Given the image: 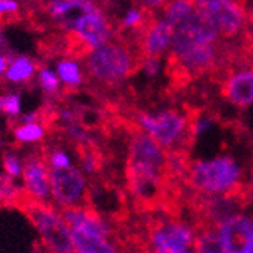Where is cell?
<instances>
[{
  "mask_svg": "<svg viewBox=\"0 0 253 253\" xmlns=\"http://www.w3.org/2000/svg\"><path fill=\"white\" fill-rule=\"evenodd\" d=\"M58 75L65 82V85L70 88L81 85L84 81V78L81 75V68L75 61H68V59L61 61L58 64Z\"/></svg>",
  "mask_w": 253,
  "mask_h": 253,
  "instance_id": "ffe728a7",
  "label": "cell"
},
{
  "mask_svg": "<svg viewBox=\"0 0 253 253\" xmlns=\"http://www.w3.org/2000/svg\"><path fill=\"white\" fill-rule=\"evenodd\" d=\"M143 58L140 52H135L130 45L116 37L97 47L86 56L88 78L100 85H114L127 79L136 68L141 67Z\"/></svg>",
  "mask_w": 253,
  "mask_h": 253,
  "instance_id": "5b68a950",
  "label": "cell"
},
{
  "mask_svg": "<svg viewBox=\"0 0 253 253\" xmlns=\"http://www.w3.org/2000/svg\"><path fill=\"white\" fill-rule=\"evenodd\" d=\"M214 125H215V119L210 117V116H203V117L191 120V125H190V141L199 140L200 136L206 135L214 127Z\"/></svg>",
  "mask_w": 253,
  "mask_h": 253,
  "instance_id": "44dd1931",
  "label": "cell"
},
{
  "mask_svg": "<svg viewBox=\"0 0 253 253\" xmlns=\"http://www.w3.org/2000/svg\"><path fill=\"white\" fill-rule=\"evenodd\" d=\"M163 18L173 28L170 56L182 72L203 73L217 65L221 37L191 0H169Z\"/></svg>",
  "mask_w": 253,
  "mask_h": 253,
  "instance_id": "6da1fadb",
  "label": "cell"
},
{
  "mask_svg": "<svg viewBox=\"0 0 253 253\" xmlns=\"http://www.w3.org/2000/svg\"><path fill=\"white\" fill-rule=\"evenodd\" d=\"M40 85L42 86L44 93L47 96H56L59 93V79L52 70H49V68H42L41 70Z\"/></svg>",
  "mask_w": 253,
  "mask_h": 253,
  "instance_id": "7402d4cb",
  "label": "cell"
},
{
  "mask_svg": "<svg viewBox=\"0 0 253 253\" xmlns=\"http://www.w3.org/2000/svg\"><path fill=\"white\" fill-rule=\"evenodd\" d=\"M21 176L25 180V190L31 196L47 202L50 194V166L41 147L23 158Z\"/></svg>",
  "mask_w": 253,
  "mask_h": 253,
  "instance_id": "8fae6325",
  "label": "cell"
},
{
  "mask_svg": "<svg viewBox=\"0 0 253 253\" xmlns=\"http://www.w3.org/2000/svg\"><path fill=\"white\" fill-rule=\"evenodd\" d=\"M223 96L235 108L246 109L253 105V67H244L229 73L223 82Z\"/></svg>",
  "mask_w": 253,
  "mask_h": 253,
  "instance_id": "4fadbf2b",
  "label": "cell"
},
{
  "mask_svg": "<svg viewBox=\"0 0 253 253\" xmlns=\"http://www.w3.org/2000/svg\"><path fill=\"white\" fill-rule=\"evenodd\" d=\"M197 229L188 221L164 218L147 224L144 253H193Z\"/></svg>",
  "mask_w": 253,
  "mask_h": 253,
  "instance_id": "52a82bcc",
  "label": "cell"
},
{
  "mask_svg": "<svg viewBox=\"0 0 253 253\" xmlns=\"http://www.w3.org/2000/svg\"><path fill=\"white\" fill-rule=\"evenodd\" d=\"M8 67H9V64H8V59H6L3 55H0V75L5 73V72L8 70Z\"/></svg>",
  "mask_w": 253,
  "mask_h": 253,
  "instance_id": "83f0119b",
  "label": "cell"
},
{
  "mask_svg": "<svg viewBox=\"0 0 253 253\" xmlns=\"http://www.w3.org/2000/svg\"><path fill=\"white\" fill-rule=\"evenodd\" d=\"M140 34L138 52L141 53V58H161L170 52L173 28L164 18L150 20Z\"/></svg>",
  "mask_w": 253,
  "mask_h": 253,
  "instance_id": "7c38bea8",
  "label": "cell"
},
{
  "mask_svg": "<svg viewBox=\"0 0 253 253\" xmlns=\"http://www.w3.org/2000/svg\"><path fill=\"white\" fill-rule=\"evenodd\" d=\"M191 2L221 38L237 35L244 26V12L235 0H191Z\"/></svg>",
  "mask_w": 253,
  "mask_h": 253,
  "instance_id": "9c48e42d",
  "label": "cell"
},
{
  "mask_svg": "<svg viewBox=\"0 0 253 253\" xmlns=\"http://www.w3.org/2000/svg\"><path fill=\"white\" fill-rule=\"evenodd\" d=\"M214 229L224 253H253V214L240 211Z\"/></svg>",
  "mask_w": 253,
  "mask_h": 253,
  "instance_id": "30bf717a",
  "label": "cell"
},
{
  "mask_svg": "<svg viewBox=\"0 0 253 253\" xmlns=\"http://www.w3.org/2000/svg\"><path fill=\"white\" fill-rule=\"evenodd\" d=\"M3 42V38H2V34H0V44H2Z\"/></svg>",
  "mask_w": 253,
  "mask_h": 253,
  "instance_id": "1f68e13d",
  "label": "cell"
},
{
  "mask_svg": "<svg viewBox=\"0 0 253 253\" xmlns=\"http://www.w3.org/2000/svg\"><path fill=\"white\" fill-rule=\"evenodd\" d=\"M14 135L18 143H37L42 140L45 129L38 122H21V125L14 127Z\"/></svg>",
  "mask_w": 253,
  "mask_h": 253,
  "instance_id": "d6986e66",
  "label": "cell"
},
{
  "mask_svg": "<svg viewBox=\"0 0 253 253\" xmlns=\"http://www.w3.org/2000/svg\"><path fill=\"white\" fill-rule=\"evenodd\" d=\"M185 174L191 190L202 197L235 196L246 177L243 164L231 153L194 159Z\"/></svg>",
  "mask_w": 253,
  "mask_h": 253,
  "instance_id": "3957f363",
  "label": "cell"
},
{
  "mask_svg": "<svg viewBox=\"0 0 253 253\" xmlns=\"http://www.w3.org/2000/svg\"><path fill=\"white\" fill-rule=\"evenodd\" d=\"M247 187H249V190H250L252 194H253V161H252V167H250L249 177H247Z\"/></svg>",
  "mask_w": 253,
  "mask_h": 253,
  "instance_id": "f1b7e54d",
  "label": "cell"
},
{
  "mask_svg": "<svg viewBox=\"0 0 253 253\" xmlns=\"http://www.w3.org/2000/svg\"><path fill=\"white\" fill-rule=\"evenodd\" d=\"M202 212L206 218L208 227H215L218 223L226 220L241 210V200L238 194L235 196H214V197H202Z\"/></svg>",
  "mask_w": 253,
  "mask_h": 253,
  "instance_id": "9a60e30c",
  "label": "cell"
},
{
  "mask_svg": "<svg viewBox=\"0 0 253 253\" xmlns=\"http://www.w3.org/2000/svg\"><path fill=\"white\" fill-rule=\"evenodd\" d=\"M193 253H224L223 246L215 234L214 227H203L197 231Z\"/></svg>",
  "mask_w": 253,
  "mask_h": 253,
  "instance_id": "e0dca14e",
  "label": "cell"
},
{
  "mask_svg": "<svg viewBox=\"0 0 253 253\" xmlns=\"http://www.w3.org/2000/svg\"><path fill=\"white\" fill-rule=\"evenodd\" d=\"M3 169L8 173L9 179L17 177L21 173V164L14 153H5L3 155Z\"/></svg>",
  "mask_w": 253,
  "mask_h": 253,
  "instance_id": "cb8c5ba5",
  "label": "cell"
},
{
  "mask_svg": "<svg viewBox=\"0 0 253 253\" xmlns=\"http://www.w3.org/2000/svg\"><path fill=\"white\" fill-rule=\"evenodd\" d=\"M70 232L78 253H122L120 241H112L111 238L84 231Z\"/></svg>",
  "mask_w": 253,
  "mask_h": 253,
  "instance_id": "2e32d148",
  "label": "cell"
},
{
  "mask_svg": "<svg viewBox=\"0 0 253 253\" xmlns=\"http://www.w3.org/2000/svg\"><path fill=\"white\" fill-rule=\"evenodd\" d=\"M125 173L133 200L144 208L156 205L171 173L170 152L164 150L149 135L136 129L129 143Z\"/></svg>",
  "mask_w": 253,
  "mask_h": 253,
  "instance_id": "7a4b0ae2",
  "label": "cell"
},
{
  "mask_svg": "<svg viewBox=\"0 0 253 253\" xmlns=\"http://www.w3.org/2000/svg\"><path fill=\"white\" fill-rule=\"evenodd\" d=\"M34 253H42L41 252V246L38 244V246H35V250H34Z\"/></svg>",
  "mask_w": 253,
  "mask_h": 253,
  "instance_id": "f546056e",
  "label": "cell"
},
{
  "mask_svg": "<svg viewBox=\"0 0 253 253\" xmlns=\"http://www.w3.org/2000/svg\"><path fill=\"white\" fill-rule=\"evenodd\" d=\"M0 112H5L8 116H17L20 112V96H0Z\"/></svg>",
  "mask_w": 253,
  "mask_h": 253,
  "instance_id": "603a6c76",
  "label": "cell"
},
{
  "mask_svg": "<svg viewBox=\"0 0 253 253\" xmlns=\"http://www.w3.org/2000/svg\"><path fill=\"white\" fill-rule=\"evenodd\" d=\"M18 12V3L15 0H0V15L5 14H17Z\"/></svg>",
  "mask_w": 253,
  "mask_h": 253,
  "instance_id": "484cf974",
  "label": "cell"
},
{
  "mask_svg": "<svg viewBox=\"0 0 253 253\" xmlns=\"http://www.w3.org/2000/svg\"><path fill=\"white\" fill-rule=\"evenodd\" d=\"M141 67L149 78H153L161 72V58H143Z\"/></svg>",
  "mask_w": 253,
  "mask_h": 253,
  "instance_id": "d4e9b609",
  "label": "cell"
},
{
  "mask_svg": "<svg viewBox=\"0 0 253 253\" xmlns=\"http://www.w3.org/2000/svg\"><path fill=\"white\" fill-rule=\"evenodd\" d=\"M169 0H138V3L144 9H156L161 6H166Z\"/></svg>",
  "mask_w": 253,
  "mask_h": 253,
  "instance_id": "4316f807",
  "label": "cell"
},
{
  "mask_svg": "<svg viewBox=\"0 0 253 253\" xmlns=\"http://www.w3.org/2000/svg\"><path fill=\"white\" fill-rule=\"evenodd\" d=\"M35 68L37 65L29 58L20 56L14 62L9 64L6 70V76L12 82H28L34 76Z\"/></svg>",
  "mask_w": 253,
  "mask_h": 253,
  "instance_id": "ac0fdd59",
  "label": "cell"
},
{
  "mask_svg": "<svg viewBox=\"0 0 253 253\" xmlns=\"http://www.w3.org/2000/svg\"><path fill=\"white\" fill-rule=\"evenodd\" d=\"M50 194L62 208L94 206L82 173L75 167H50Z\"/></svg>",
  "mask_w": 253,
  "mask_h": 253,
  "instance_id": "ba28073f",
  "label": "cell"
},
{
  "mask_svg": "<svg viewBox=\"0 0 253 253\" xmlns=\"http://www.w3.org/2000/svg\"><path fill=\"white\" fill-rule=\"evenodd\" d=\"M8 205L25 214L38 229L45 250L49 253H65L75 250L72 232L55 206L31 196L26 190H15Z\"/></svg>",
  "mask_w": 253,
  "mask_h": 253,
  "instance_id": "277c9868",
  "label": "cell"
},
{
  "mask_svg": "<svg viewBox=\"0 0 253 253\" xmlns=\"http://www.w3.org/2000/svg\"><path fill=\"white\" fill-rule=\"evenodd\" d=\"M97 5L91 0H50L44 5V9L62 29L72 31L76 23L86 15L88 12L94 11Z\"/></svg>",
  "mask_w": 253,
  "mask_h": 253,
  "instance_id": "5bb4252c",
  "label": "cell"
},
{
  "mask_svg": "<svg viewBox=\"0 0 253 253\" xmlns=\"http://www.w3.org/2000/svg\"><path fill=\"white\" fill-rule=\"evenodd\" d=\"M133 122L138 129L167 152H177L190 141L191 119L180 109L166 108L155 112H140Z\"/></svg>",
  "mask_w": 253,
  "mask_h": 253,
  "instance_id": "8992f818",
  "label": "cell"
},
{
  "mask_svg": "<svg viewBox=\"0 0 253 253\" xmlns=\"http://www.w3.org/2000/svg\"><path fill=\"white\" fill-rule=\"evenodd\" d=\"M45 252H47V250H45ZM49 253V252H47ZM65 253H78V250L75 249V250H72V252H65Z\"/></svg>",
  "mask_w": 253,
  "mask_h": 253,
  "instance_id": "4dcf8cb0",
  "label": "cell"
},
{
  "mask_svg": "<svg viewBox=\"0 0 253 253\" xmlns=\"http://www.w3.org/2000/svg\"><path fill=\"white\" fill-rule=\"evenodd\" d=\"M29 2H41V0H29Z\"/></svg>",
  "mask_w": 253,
  "mask_h": 253,
  "instance_id": "d6a6232c",
  "label": "cell"
}]
</instances>
